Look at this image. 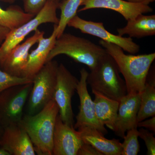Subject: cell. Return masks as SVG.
<instances>
[{"instance_id": "obj_23", "label": "cell", "mask_w": 155, "mask_h": 155, "mask_svg": "<svg viewBox=\"0 0 155 155\" xmlns=\"http://www.w3.org/2000/svg\"><path fill=\"white\" fill-rule=\"evenodd\" d=\"M137 127L127 130L122 143L121 155H137L140 151V145L138 140V130Z\"/></svg>"}, {"instance_id": "obj_19", "label": "cell", "mask_w": 155, "mask_h": 155, "mask_svg": "<svg viewBox=\"0 0 155 155\" xmlns=\"http://www.w3.org/2000/svg\"><path fill=\"white\" fill-rule=\"evenodd\" d=\"M125 27L117 29L118 35H127L129 37L142 38L155 35V15L140 14L127 21Z\"/></svg>"}, {"instance_id": "obj_14", "label": "cell", "mask_w": 155, "mask_h": 155, "mask_svg": "<svg viewBox=\"0 0 155 155\" xmlns=\"http://www.w3.org/2000/svg\"><path fill=\"white\" fill-rule=\"evenodd\" d=\"M0 147L11 155H35L34 147L26 131L19 124L4 127Z\"/></svg>"}, {"instance_id": "obj_25", "label": "cell", "mask_w": 155, "mask_h": 155, "mask_svg": "<svg viewBox=\"0 0 155 155\" xmlns=\"http://www.w3.org/2000/svg\"><path fill=\"white\" fill-rule=\"evenodd\" d=\"M139 137L144 140L147 148V154L155 155V138L153 133L149 130L141 128L138 130Z\"/></svg>"}, {"instance_id": "obj_32", "label": "cell", "mask_w": 155, "mask_h": 155, "mask_svg": "<svg viewBox=\"0 0 155 155\" xmlns=\"http://www.w3.org/2000/svg\"><path fill=\"white\" fill-rule=\"evenodd\" d=\"M16 0H0L1 2H4L13 3H14Z\"/></svg>"}, {"instance_id": "obj_11", "label": "cell", "mask_w": 155, "mask_h": 155, "mask_svg": "<svg viewBox=\"0 0 155 155\" xmlns=\"http://www.w3.org/2000/svg\"><path fill=\"white\" fill-rule=\"evenodd\" d=\"M32 36L15 47L6 57L0 69L12 76L22 77V72L28 61L29 51L44 36L45 32L37 29Z\"/></svg>"}, {"instance_id": "obj_16", "label": "cell", "mask_w": 155, "mask_h": 155, "mask_svg": "<svg viewBox=\"0 0 155 155\" xmlns=\"http://www.w3.org/2000/svg\"><path fill=\"white\" fill-rule=\"evenodd\" d=\"M57 24H54L51 36L45 38L42 36L39 39L38 45L35 49L29 53L27 64L22 72V77L32 80L35 75L46 63L49 54L54 46L57 38Z\"/></svg>"}, {"instance_id": "obj_8", "label": "cell", "mask_w": 155, "mask_h": 155, "mask_svg": "<svg viewBox=\"0 0 155 155\" xmlns=\"http://www.w3.org/2000/svg\"><path fill=\"white\" fill-rule=\"evenodd\" d=\"M79 80L64 64L59 65L54 99L59 107V115L64 123L74 127L75 121L72 99L76 91Z\"/></svg>"}, {"instance_id": "obj_28", "label": "cell", "mask_w": 155, "mask_h": 155, "mask_svg": "<svg viewBox=\"0 0 155 155\" xmlns=\"http://www.w3.org/2000/svg\"><path fill=\"white\" fill-rule=\"evenodd\" d=\"M137 127H145L147 130L155 132V116L150 117V119H147L138 122Z\"/></svg>"}, {"instance_id": "obj_27", "label": "cell", "mask_w": 155, "mask_h": 155, "mask_svg": "<svg viewBox=\"0 0 155 155\" xmlns=\"http://www.w3.org/2000/svg\"><path fill=\"white\" fill-rule=\"evenodd\" d=\"M77 155H103L91 145L84 143L78 151Z\"/></svg>"}, {"instance_id": "obj_31", "label": "cell", "mask_w": 155, "mask_h": 155, "mask_svg": "<svg viewBox=\"0 0 155 155\" xmlns=\"http://www.w3.org/2000/svg\"><path fill=\"white\" fill-rule=\"evenodd\" d=\"M0 155H11L10 153L4 148L0 147Z\"/></svg>"}, {"instance_id": "obj_5", "label": "cell", "mask_w": 155, "mask_h": 155, "mask_svg": "<svg viewBox=\"0 0 155 155\" xmlns=\"http://www.w3.org/2000/svg\"><path fill=\"white\" fill-rule=\"evenodd\" d=\"M60 2L57 0H48L43 8L32 19L11 30L0 47V67L11 50L21 43L31 32L38 29L40 25L47 23L58 24L59 18L57 16V11Z\"/></svg>"}, {"instance_id": "obj_33", "label": "cell", "mask_w": 155, "mask_h": 155, "mask_svg": "<svg viewBox=\"0 0 155 155\" xmlns=\"http://www.w3.org/2000/svg\"><path fill=\"white\" fill-rule=\"evenodd\" d=\"M3 130H4V128L0 125V140H1V137L2 135Z\"/></svg>"}, {"instance_id": "obj_1", "label": "cell", "mask_w": 155, "mask_h": 155, "mask_svg": "<svg viewBox=\"0 0 155 155\" xmlns=\"http://www.w3.org/2000/svg\"><path fill=\"white\" fill-rule=\"evenodd\" d=\"M100 45L116 61L124 77L127 94L140 93L144 88L155 53L134 55L125 54L119 46L100 40Z\"/></svg>"}, {"instance_id": "obj_24", "label": "cell", "mask_w": 155, "mask_h": 155, "mask_svg": "<svg viewBox=\"0 0 155 155\" xmlns=\"http://www.w3.org/2000/svg\"><path fill=\"white\" fill-rule=\"evenodd\" d=\"M31 82L32 80L29 78L12 76L0 69V93L11 87Z\"/></svg>"}, {"instance_id": "obj_10", "label": "cell", "mask_w": 155, "mask_h": 155, "mask_svg": "<svg viewBox=\"0 0 155 155\" xmlns=\"http://www.w3.org/2000/svg\"><path fill=\"white\" fill-rule=\"evenodd\" d=\"M80 80L76 90L80 100V106L74 128L77 129L81 126H88L96 128L105 135L107 134L108 131L97 119L94 102L87 90V79L88 72L83 68L80 70Z\"/></svg>"}, {"instance_id": "obj_22", "label": "cell", "mask_w": 155, "mask_h": 155, "mask_svg": "<svg viewBox=\"0 0 155 155\" xmlns=\"http://www.w3.org/2000/svg\"><path fill=\"white\" fill-rule=\"evenodd\" d=\"M84 0H63L60 1L58 9L61 11L59 23L57 25V38L64 33L69 20L77 15L78 8Z\"/></svg>"}, {"instance_id": "obj_13", "label": "cell", "mask_w": 155, "mask_h": 155, "mask_svg": "<svg viewBox=\"0 0 155 155\" xmlns=\"http://www.w3.org/2000/svg\"><path fill=\"white\" fill-rule=\"evenodd\" d=\"M140 101V93L127 94L120 100L114 130L116 135L124 138L127 130L137 127Z\"/></svg>"}, {"instance_id": "obj_15", "label": "cell", "mask_w": 155, "mask_h": 155, "mask_svg": "<svg viewBox=\"0 0 155 155\" xmlns=\"http://www.w3.org/2000/svg\"><path fill=\"white\" fill-rule=\"evenodd\" d=\"M82 8L78 12L92 9H109L121 14L125 20L133 19L140 14L151 13L153 9L149 5L134 4L124 0H84Z\"/></svg>"}, {"instance_id": "obj_6", "label": "cell", "mask_w": 155, "mask_h": 155, "mask_svg": "<svg viewBox=\"0 0 155 155\" xmlns=\"http://www.w3.org/2000/svg\"><path fill=\"white\" fill-rule=\"evenodd\" d=\"M58 64L57 61L46 62L32 79L28 103V114L38 113L54 99Z\"/></svg>"}, {"instance_id": "obj_20", "label": "cell", "mask_w": 155, "mask_h": 155, "mask_svg": "<svg viewBox=\"0 0 155 155\" xmlns=\"http://www.w3.org/2000/svg\"><path fill=\"white\" fill-rule=\"evenodd\" d=\"M155 116V70H150L144 88L140 92V105L137 116V122Z\"/></svg>"}, {"instance_id": "obj_30", "label": "cell", "mask_w": 155, "mask_h": 155, "mask_svg": "<svg viewBox=\"0 0 155 155\" xmlns=\"http://www.w3.org/2000/svg\"><path fill=\"white\" fill-rule=\"evenodd\" d=\"M155 0H127L129 2L134 4H142V5H149L150 3L153 2Z\"/></svg>"}, {"instance_id": "obj_7", "label": "cell", "mask_w": 155, "mask_h": 155, "mask_svg": "<svg viewBox=\"0 0 155 155\" xmlns=\"http://www.w3.org/2000/svg\"><path fill=\"white\" fill-rule=\"evenodd\" d=\"M32 82L9 87L0 93V125L4 128L19 124Z\"/></svg>"}, {"instance_id": "obj_18", "label": "cell", "mask_w": 155, "mask_h": 155, "mask_svg": "<svg viewBox=\"0 0 155 155\" xmlns=\"http://www.w3.org/2000/svg\"><path fill=\"white\" fill-rule=\"evenodd\" d=\"M94 95L95 110L97 119L104 126L114 131L119 102L103 95L99 93L92 91Z\"/></svg>"}, {"instance_id": "obj_2", "label": "cell", "mask_w": 155, "mask_h": 155, "mask_svg": "<svg viewBox=\"0 0 155 155\" xmlns=\"http://www.w3.org/2000/svg\"><path fill=\"white\" fill-rule=\"evenodd\" d=\"M59 112L53 99L38 113L22 116L19 125L27 132L37 154L52 155L54 130Z\"/></svg>"}, {"instance_id": "obj_9", "label": "cell", "mask_w": 155, "mask_h": 155, "mask_svg": "<svg viewBox=\"0 0 155 155\" xmlns=\"http://www.w3.org/2000/svg\"><path fill=\"white\" fill-rule=\"evenodd\" d=\"M67 26L78 29L81 32L97 37L101 40L114 44L125 51L134 54L139 51L140 47L130 37L115 35L106 30L101 22H95L82 19L77 14L70 19Z\"/></svg>"}, {"instance_id": "obj_4", "label": "cell", "mask_w": 155, "mask_h": 155, "mask_svg": "<svg viewBox=\"0 0 155 155\" xmlns=\"http://www.w3.org/2000/svg\"><path fill=\"white\" fill-rule=\"evenodd\" d=\"M90 70L87 82L92 91L119 102L127 94L125 80L120 76L116 61L108 53Z\"/></svg>"}, {"instance_id": "obj_3", "label": "cell", "mask_w": 155, "mask_h": 155, "mask_svg": "<svg viewBox=\"0 0 155 155\" xmlns=\"http://www.w3.org/2000/svg\"><path fill=\"white\" fill-rule=\"evenodd\" d=\"M107 53L101 45L86 38L64 32L57 38L46 62L59 55H66L75 62L86 65L91 70Z\"/></svg>"}, {"instance_id": "obj_17", "label": "cell", "mask_w": 155, "mask_h": 155, "mask_svg": "<svg viewBox=\"0 0 155 155\" xmlns=\"http://www.w3.org/2000/svg\"><path fill=\"white\" fill-rule=\"evenodd\" d=\"M77 130L84 143L91 145L103 155H121L122 143L119 140L108 139L99 130L92 127L81 126Z\"/></svg>"}, {"instance_id": "obj_29", "label": "cell", "mask_w": 155, "mask_h": 155, "mask_svg": "<svg viewBox=\"0 0 155 155\" xmlns=\"http://www.w3.org/2000/svg\"><path fill=\"white\" fill-rule=\"evenodd\" d=\"M11 30L0 24V45H2L10 33Z\"/></svg>"}, {"instance_id": "obj_12", "label": "cell", "mask_w": 155, "mask_h": 155, "mask_svg": "<svg viewBox=\"0 0 155 155\" xmlns=\"http://www.w3.org/2000/svg\"><path fill=\"white\" fill-rule=\"evenodd\" d=\"M83 143L77 130L64 123L58 114L54 130L52 155H77Z\"/></svg>"}, {"instance_id": "obj_26", "label": "cell", "mask_w": 155, "mask_h": 155, "mask_svg": "<svg viewBox=\"0 0 155 155\" xmlns=\"http://www.w3.org/2000/svg\"><path fill=\"white\" fill-rule=\"evenodd\" d=\"M48 0H23V9L25 13L37 15L43 8ZM60 2L61 0H57Z\"/></svg>"}, {"instance_id": "obj_21", "label": "cell", "mask_w": 155, "mask_h": 155, "mask_svg": "<svg viewBox=\"0 0 155 155\" xmlns=\"http://www.w3.org/2000/svg\"><path fill=\"white\" fill-rule=\"evenodd\" d=\"M35 16L25 13L18 6H11L6 10L0 7V24L11 30L23 25Z\"/></svg>"}]
</instances>
